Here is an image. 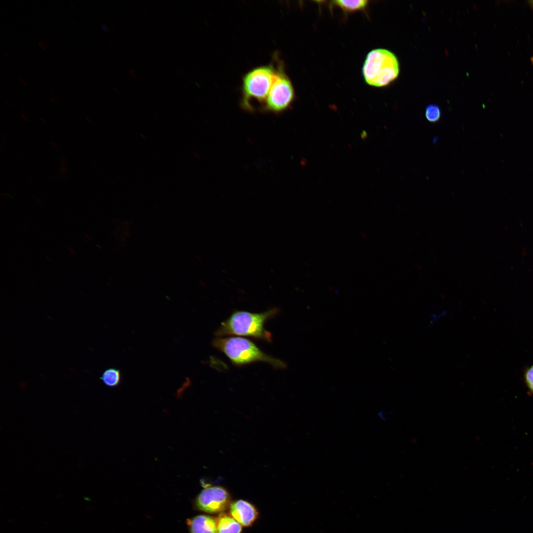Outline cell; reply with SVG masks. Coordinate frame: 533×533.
<instances>
[{"mask_svg": "<svg viewBox=\"0 0 533 533\" xmlns=\"http://www.w3.org/2000/svg\"><path fill=\"white\" fill-rule=\"evenodd\" d=\"M228 492L223 487H206L197 496L195 503L199 510L211 514L222 513L231 504Z\"/></svg>", "mask_w": 533, "mask_h": 533, "instance_id": "cell-6", "label": "cell"}, {"mask_svg": "<svg viewBox=\"0 0 533 533\" xmlns=\"http://www.w3.org/2000/svg\"><path fill=\"white\" fill-rule=\"evenodd\" d=\"M365 82L373 87H381L393 81L399 74V63L396 55L383 48L370 51L362 67Z\"/></svg>", "mask_w": 533, "mask_h": 533, "instance_id": "cell-4", "label": "cell"}, {"mask_svg": "<svg viewBox=\"0 0 533 533\" xmlns=\"http://www.w3.org/2000/svg\"><path fill=\"white\" fill-rule=\"evenodd\" d=\"M425 116L427 120L431 123L438 122L441 116L440 107L435 104H430L425 109Z\"/></svg>", "mask_w": 533, "mask_h": 533, "instance_id": "cell-12", "label": "cell"}, {"mask_svg": "<svg viewBox=\"0 0 533 533\" xmlns=\"http://www.w3.org/2000/svg\"><path fill=\"white\" fill-rule=\"evenodd\" d=\"M229 512L233 519L244 527L252 526L257 519L259 514L254 505L243 499L237 500L231 503Z\"/></svg>", "mask_w": 533, "mask_h": 533, "instance_id": "cell-7", "label": "cell"}, {"mask_svg": "<svg viewBox=\"0 0 533 533\" xmlns=\"http://www.w3.org/2000/svg\"><path fill=\"white\" fill-rule=\"evenodd\" d=\"M190 533H218L217 519L207 515H199L188 521Z\"/></svg>", "mask_w": 533, "mask_h": 533, "instance_id": "cell-8", "label": "cell"}, {"mask_svg": "<svg viewBox=\"0 0 533 533\" xmlns=\"http://www.w3.org/2000/svg\"><path fill=\"white\" fill-rule=\"evenodd\" d=\"M527 1L531 7L533 8V0H528Z\"/></svg>", "mask_w": 533, "mask_h": 533, "instance_id": "cell-16", "label": "cell"}, {"mask_svg": "<svg viewBox=\"0 0 533 533\" xmlns=\"http://www.w3.org/2000/svg\"><path fill=\"white\" fill-rule=\"evenodd\" d=\"M446 312H442V313H440L439 314H434V313L432 315H431L430 316V323L432 324L433 322H435L438 319H440L441 317L445 315L446 314Z\"/></svg>", "mask_w": 533, "mask_h": 533, "instance_id": "cell-14", "label": "cell"}, {"mask_svg": "<svg viewBox=\"0 0 533 533\" xmlns=\"http://www.w3.org/2000/svg\"><path fill=\"white\" fill-rule=\"evenodd\" d=\"M38 44L43 50H45L47 48V46L46 45L45 43L42 40L39 41Z\"/></svg>", "mask_w": 533, "mask_h": 533, "instance_id": "cell-15", "label": "cell"}, {"mask_svg": "<svg viewBox=\"0 0 533 533\" xmlns=\"http://www.w3.org/2000/svg\"><path fill=\"white\" fill-rule=\"evenodd\" d=\"M278 312L276 308L261 313L235 311L221 324L215 334L217 337L233 335L247 336L270 342L271 334L265 329L264 325Z\"/></svg>", "mask_w": 533, "mask_h": 533, "instance_id": "cell-1", "label": "cell"}, {"mask_svg": "<svg viewBox=\"0 0 533 533\" xmlns=\"http://www.w3.org/2000/svg\"><path fill=\"white\" fill-rule=\"evenodd\" d=\"M277 67L273 64L255 67L242 77L241 88V108L244 111L253 112L251 104L256 101L263 106L273 82Z\"/></svg>", "mask_w": 533, "mask_h": 533, "instance_id": "cell-3", "label": "cell"}, {"mask_svg": "<svg viewBox=\"0 0 533 533\" xmlns=\"http://www.w3.org/2000/svg\"><path fill=\"white\" fill-rule=\"evenodd\" d=\"M121 373L119 370L110 368L104 371L100 379L103 383L108 387H113L119 385L121 381Z\"/></svg>", "mask_w": 533, "mask_h": 533, "instance_id": "cell-10", "label": "cell"}, {"mask_svg": "<svg viewBox=\"0 0 533 533\" xmlns=\"http://www.w3.org/2000/svg\"><path fill=\"white\" fill-rule=\"evenodd\" d=\"M526 381L530 389L533 392V366L526 374Z\"/></svg>", "mask_w": 533, "mask_h": 533, "instance_id": "cell-13", "label": "cell"}, {"mask_svg": "<svg viewBox=\"0 0 533 533\" xmlns=\"http://www.w3.org/2000/svg\"><path fill=\"white\" fill-rule=\"evenodd\" d=\"M335 5L341 8L344 12H352L364 9L368 5V1L359 0H336Z\"/></svg>", "mask_w": 533, "mask_h": 533, "instance_id": "cell-11", "label": "cell"}, {"mask_svg": "<svg viewBox=\"0 0 533 533\" xmlns=\"http://www.w3.org/2000/svg\"><path fill=\"white\" fill-rule=\"evenodd\" d=\"M214 347L224 353L237 366L255 362H263L279 369L286 367L281 360L266 354L253 342L247 339L237 337H217L212 342Z\"/></svg>", "mask_w": 533, "mask_h": 533, "instance_id": "cell-2", "label": "cell"}, {"mask_svg": "<svg viewBox=\"0 0 533 533\" xmlns=\"http://www.w3.org/2000/svg\"><path fill=\"white\" fill-rule=\"evenodd\" d=\"M217 519L218 533H241V525L232 517L222 513Z\"/></svg>", "mask_w": 533, "mask_h": 533, "instance_id": "cell-9", "label": "cell"}, {"mask_svg": "<svg viewBox=\"0 0 533 533\" xmlns=\"http://www.w3.org/2000/svg\"><path fill=\"white\" fill-rule=\"evenodd\" d=\"M69 250L74 254H76V252L72 249V248L68 247Z\"/></svg>", "mask_w": 533, "mask_h": 533, "instance_id": "cell-17", "label": "cell"}, {"mask_svg": "<svg viewBox=\"0 0 533 533\" xmlns=\"http://www.w3.org/2000/svg\"><path fill=\"white\" fill-rule=\"evenodd\" d=\"M276 67L273 82L261 110L280 114L291 106L295 93L292 82L284 71L283 63L278 61Z\"/></svg>", "mask_w": 533, "mask_h": 533, "instance_id": "cell-5", "label": "cell"}]
</instances>
